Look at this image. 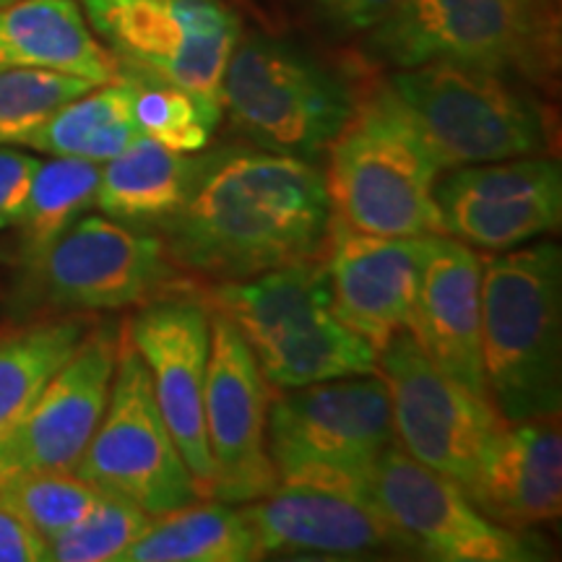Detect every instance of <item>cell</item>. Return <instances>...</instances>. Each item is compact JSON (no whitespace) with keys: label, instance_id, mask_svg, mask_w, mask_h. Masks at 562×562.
<instances>
[{"label":"cell","instance_id":"obj_31","mask_svg":"<svg viewBox=\"0 0 562 562\" xmlns=\"http://www.w3.org/2000/svg\"><path fill=\"white\" fill-rule=\"evenodd\" d=\"M154 516L140 510L128 497L115 492H102L79 524H74L47 542L45 560L53 562H110L144 537Z\"/></svg>","mask_w":562,"mask_h":562},{"label":"cell","instance_id":"obj_30","mask_svg":"<svg viewBox=\"0 0 562 562\" xmlns=\"http://www.w3.org/2000/svg\"><path fill=\"white\" fill-rule=\"evenodd\" d=\"M100 83L58 70L0 68V146L26 144L60 108Z\"/></svg>","mask_w":562,"mask_h":562},{"label":"cell","instance_id":"obj_32","mask_svg":"<svg viewBox=\"0 0 562 562\" xmlns=\"http://www.w3.org/2000/svg\"><path fill=\"white\" fill-rule=\"evenodd\" d=\"M40 161L26 151L0 146V229L19 224Z\"/></svg>","mask_w":562,"mask_h":562},{"label":"cell","instance_id":"obj_20","mask_svg":"<svg viewBox=\"0 0 562 562\" xmlns=\"http://www.w3.org/2000/svg\"><path fill=\"white\" fill-rule=\"evenodd\" d=\"M463 492L505 529L531 531L552 524L562 510L560 412L508 422Z\"/></svg>","mask_w":562,"mask_h":562},{"label":"cell","instance_id":"obj_19","mask_svg":"<svg viewBox=\"0 0 562 562\" xmlns=\"http://www.w3.org/2000/svg\"><path fill=\"white\" fill-rule=\"evenodd\" d=\"M482 266L472 245L435 235L406 331L435 368L487 396L482 370Z\"/></svg>","mask_w":562,"mask_h":562},{"label":"cell","instance_id":"obj_34","mask_svg":"<svg viewBox=\"0 0 562 562\" xmlns=\"http://www.w3.org/2000/svg\"><path fill=\"white\" fill-rule=\"evenodd\" d=\"M0 482H3V472H0ZM45 539L0 501V562H40L45 560Z\"/></svg>","mask_w":562,"mask_h":562},{"label":"cell","instance_id":"obj_11","mask_svg":"<svg viewBox=\"0 0 562 562\" xmlns=\"http://www.w3.org/2000/svg\"><path fill=\"white\" fill-rule=\"evenodd\" d=\"M378 372L389 385L393 442L467 490L508 419L487 396L435 368L406 328L378 351Z\"/></svg>","mask_w":562,"mask_h":562},{"label":"cell","instance_id":"obj_33","mask_svg":"<svg viewBox=\"0 0 562 562\" xmlns=\"http://www.w3.org/2000/svg\"><path fill=\"white\" fill-rule=\"evenodd\" d=\"M323 16L339 30L370 32L402 5V0H315Z\"/></svg>","mask_w":562,"mask_h":562},{"label":"cell","instance_id":"obj_27","mask_svg":"<svg viewBox=\"0 0 562 562\" xmlns=\"http://www.w3.org/2000/svg\"><path fill=\"white\" fill-rule=\"evenodd\" d=\"M102 165L76 157L40 161L30 199L19 220L21 263L45 252L74 227L91 206H97Z\"/></svg>","mask_w":562,"mask_h":562},{"label":"cell","instance_id":"obj_10","mask_svg":"<svg viewBox=\"0 0 562 562\" xmlns=\"http://www.w3.org/2000/svg\"><path fill=\"white\" fill-rule=\"evenodd\" d=\"M74 472L97 490L128 497L154 518L201 501L125 326L108 409Z\"/></svg>","mask_w":562,"mask_h":562},{"label":"cell","instance_id":"obj_17","mask_svg":"<svg viewBox=\"0 0 562 562\" xmlns=\"http://www.w3.org/2000/svg\"><path fill=\"white\" fill-rule=\"evenodd\" d=\"M121 326H91L13 430L0 440V472H74L100 425L121 351Z\"/></svg>","mask_w":562,"mask_h":562},{"label":"cell","instance_id":"obj_26","mask_svg":"<svg viewBox=\"0 0 562 562\" xmlns=\"http://www.w3.org/2000/svg\"><path fill=\"white\" fill-rule=\"evenodd\" d=\"M138 136L133 81L117 74V79L100 83L60 108L24 146L50 157H76L102 165L128 149Z\"/></svg>","mask_w":562,"mask_h":562},{"label":"cell","instance_id":"obj_16","mask_svg":"<svg viewBox=\"0 0 562 562\" xmlns=\"http://www.w3.org/2000/svg\"><path fill=\"white\" fill-rule=\"evenodd\" d=\"M435 182L442 232L487 250H510L560 229L562 170L550 154L446 170Z\"/></svg>","mask_w":562,"mask_h":562},{"label":"cell","instance_id":"obj_29","mask_svg":"<svg viewBox=\"0 0 562 562\" xmlns=\"http://www.w3.org/2000/svg\"><path fill=\"white\" fill-rule=\"evenodd\" d=\"M100 495L102 490L66 469H16L3 472L0 482V501L45 542L79 524Z\"/></svg>","mask_w":562,"mask_h":562},{"label":"cell","instance_id":"obj_4","mask_svg":"<svg viewBox=\"0 0 562 562\" xmlns=\"http://www.w3.org/2000/svg\"><path fill=\"white\" fill-rule=\"evenodd\" d=\"M328 154L331 220L364 235H446L432 195L442 165L385 83L357 100Z\"/></svg>","mask_w":562,"mask_h":562},{"label":"cell","instance_id":"obj_21","mask_svg":"<svg viewBox=\"0 0 562 562\" xmlns=\"http://www.w3.org/2000/svg\"><path fill=\"white\" fill-rule=\"evenodd\" d=\"M258 547L269 552H313L360 558L370 552H412L381 513L336 492L279 484L240 505Z\"/></svg>","mask_w":562,"mask_h":562},{"label":"cell","instance_id":"obj_12","mask_svg":"<svg viewBox=\"0 0 562 562\" xmlns=\"http://www.w3.org/2000/svg\"><path fill=\"white\" fill-rule=\"evenodd\" d=\"M81 9L117 68L220 100L224 68L243 37L224 0H81Z\"/></svg>","mask_w":562,"mask_h":562},{"label":"cell","instance_id":"obj_8","mask_svg":"<svg viewBox=\"0 0 562 562\" xmlns=\"http://www.w3.org/2000/svg\"><path fill=\"white\" fill-rule=\"evenodd\" d=\"M385 87L430 140L442 172L550 154L552 133L544 108L510 76L432 60L396 68Z\"/></svg>","mask_w":562,"mask_h":562},{"label":"cell","instance_id":"obj_7","mask_svg":"<svg viewBox=\"0 0 562 562\" xmlns=\"http://www.w3.org/2000/svg\"><path fill=\"white\" fill-rule=\"evenodd\" d=\"M222 112L263 151L318 161L357 108L344 76L284 40L240 37L220 89Z\"/></svg>","mask_w":562,"mask_h":562},{"label":"cell","instance_id":"obj_13","mask_svg":"<svg viewBox=\"0 0 562 562\" xmlns=\"http://www.w3.org/2000/svg\"><path fill=\"white\" fill-rule=\"evenodd\" d=\"M370 508L412 552L448 562H529L544 550L529 531L490 521L453 480L422 467L393 442L370 480Z\"/></svg>","mask_w":562,"mask_h":562},{"label":"cell","instance_id":"obj_24","mask_svg":"<svg viewBox=\"0 0 562 562\" xmlns=\"http://www.w3.org/2000/svg\"><path fill=\"white\" fill-rule=\"evenodd\" d=\"M263 558L243 510L195 501L157 516L117 562H248Z\"/></svg>","mask_w":562,"mask_h":562},{"label":"cell","instance_id":"obj_5","mask_svg":"<svg viewBox=\"0 0 562 562\" xmlns=\"http://www.w3.org/2000/svg\"><path fill=\"white\" fill-rule=\"evenodd\" d=\"M393 68L446 60L544 83L560 66L558 0H402L370 30Z\"/></svg>","mask_w":562,"mask_h":562},{"label":"cell","instance_id":"obj_18","mask_svg":"<svg viewBox=\"0 0 562 562\" xmlns=\"http://www.w3.org/2000/svg\"><path fill=\"white\" fill-rule=\"evenodd\" d=\"M432 237L364 235L331 220L323 258L334 313L378 351L406 328Z\"/></svg>","mask_w":562,"mask_h":562},{"label":"cell","instance_id":"obj_6","mask_svg":"<svg viewBox=\"0 0 562 562\" xmlns=\"http://www.w3.org/2000/svg\"><path fill=\"white\" fill-rule=\"evenodd\" d=\"M266 446L279 484L370 505L375 463L393 446L389 385L368 372L281 391L269 404Z\"/></svg>","mask_w":562,"mask_h":562},{"label":"cell","instance_id":"obj_2","mask_svg":"<svg viewBox=\"0 0 562 562\" xmlns=\"http://www.w3.org/2000/svg\"><path fill=\"white\" fill-rule=\"evenodd\" d=\"M203 300L235 323L271 389L378 372V349L334 313L323 256L214 284Z\"/></svg>","mask_w":562,"mask_h":562},{"label":"cell","instance_id":"obj_1","mask_svg":"<svg viewBox=\"0 0 562 562\" xmlns=\"http://www.w3.org/2000/svg\"><path fill=\"white\" fill-rule=\"evenodd\" d=\"M328 227L318 161L243 144L201 154L186 203L149 232L188 279L224 284L323 256Z\"/></svg>","mask_w":562,"mask_h":562},{"label":"cell","instance_id":"obj_22","mask_svg":"<svg viewBox=\"0 0 562 562\" xmlns=\"http://www.w3.org/2000/svg\"><path fill=\"white\" fill-rule=\"evenodd\" d=\"M0 68H37L91 83L117 79V60L91 32L79 0L0 5Z\"/></svg>","mask_w":562,"mask_h":562},{"label":"cell","instance_id":"obj_25","mask_svg":"<svg viewBox=\"0 0 562 562\" xmlns=\"http://www.w3.org/2000/svg\"><path fill=\"white\" fill-rule=\"evenodd\" d=\"M89 328L87 315L70 313L0 331V440L24 419Z\"/></svg>","mask_w":562,"mask_h":562},{"label":"cell","instance_id":"obj_14","mask_svg":"<svg viewBox=\"0 0 562 562\" xmlns=\"http://www.w3.org/2000/svg\"><path fill=\"white\" fill-rule=\"evenodd\" d=\"M271 391L235 323L211 311L203 419L214 467V501L243 505L279 487V474L266 446Z\"/></svg>","mask_w":562,"mask_h":562},{"label":"cell","instance_id":"obj_9","mask_svg":"<svg viewBox=\"0 0 562 562\" xmlns=\"http://www.w3.org/2000/svg\"><path fill=\"white\" fill-rule=\"evenodd\" d=\"M149 229L83 214L32 261L19 279V305L32 311L97 313L146 305L161 294L191 290Z\"/></svg>","mask_w":562,"mask_h":562},{"label":"cell","instance_id":"obj_35","mask_svg":"<svg viewBox=\"0 0 562 562\" xmlns=\"http://www.w3.org/2000/svg\"><path fill=\"white\" fill-rule=\"evenodd\" d=\"M9 3H16V0H0V5H9Z\"/></svg>","mask_w":562,"mask_h":562},{"label":"cell","instance_id":"obj_23","mask_svg":"<svg viewBox=\"0 0 562 562\" xmlns=\"http://www.w3.org/2000/svg\"><path fill=\"white\" fill-rule=\"evenodd\" d=\"M201 170V151L180 154L140 136L128 149L102 161L97 206L110 220L154 229L180 211Z\"/></svg>","mask_w":562,"mask_h":562},{"label":"cell","instance_id":"obj_15","mask_svg":"<svg viewBox=\"0 0 562 562\" xmlns=\"http://www.w3.org/2000/svg\"><path fill=\"white\" fill-rule=\"evenodd\" d=\"M125 334L149 370L154 398L201 501L211 497L214 467L203 419L211 307L191 290L161 294L133 315Z\"/></svg>","mask_w":562,"mask_h":562},{"label":"cell","instance_id":"obj_3","mask_svg":"<svg viewBox=\"0 0 562 562\" xmlns=\"http://www.w3.org/2000/svg\"><path fill=\"white\" fill-rule=\"evenodd\" d=\"M482 370L508 422L562 406V250L510 248L482 266Z\"/></svg>","mask_w":562,"mask_h":562},{"label":"cell","instance_id":"obj_28","mask_svg":"<svg viewBox=\"0 0 562 562\" xmlns=\"http://www.w3.org/2000/svg\"><path fill=\"white\" fill-rule=\"evenodd\" d=\"M117 74H125L133 81V115L144 136L180 154L206 149L224 115L216 97L182 89L140 70L117 68Z\"/></svg>","mask_w":562,"mask_h":562}]
</instances>
